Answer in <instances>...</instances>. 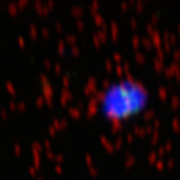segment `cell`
Returning a JSON list of instances; mask_svg holds the SVG:
<instances>
[{
	"label": "cell",
	"instance_id": "1",
	"mask_svg": "<svg viewBox=\"0 0 180 180\" xmlns=\"http://www.w3.org/2000/svg\"><path fill=\"white\" fill-rule=\"evenodd\" d=\"M148 95L143 85L134 79H123L108 86L101 99L103 114L112 121H123L140 113L147 106Z\"/></svg>",
	"mask_w": 180,
	"mask_h": 180
}]
</instances>
